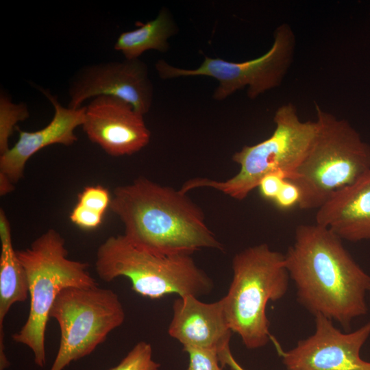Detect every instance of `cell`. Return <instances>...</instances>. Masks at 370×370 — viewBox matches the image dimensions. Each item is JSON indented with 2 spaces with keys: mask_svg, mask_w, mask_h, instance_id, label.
Listing matches in <instances>:
<instances>
[{
  "mask_svg": "<svg viewBox=\"0 0 370 370\" xmlns=\"http://www.w3.org/2000/svg\"><path fill=\"white\" fill-rule=\"evenodd\" d=\"M284 257L298 301L314 317L348 330L355 319L367 313L370 276L330 230L316 223L299 225Z\"/></svg>",
  "mask_w": 370,
  "mask_h": 370,
  "instance_id": "obj_1",
  "label": "cell"
},
{
  "mask_svg": "<svg viewBox=\"0 0 370 370\" xmlns=\"http://www.w3.org/2000/svg\"><path fill=\"white\" fill-rule=\"evenodd\" d=\"M181 190L145 177L116 187L110 210L134 246L159 255H191L203 248L222 249L201 208Z\"/></svg>",
  "mask_w": 370,
  "mask_h": 370,
  "instance_id": "obj_2",
  "label": "cell"
},
{
  "mask_svg": "<svg viewBox=\"0 0 370 370\" xmlns=\"http://www.w3.org/2000/svg\"><path fill=\"white\" fill-rule=\"evenodd\" d=\"M318 130L289 181L299 188L302 210L318 209L370 169V145L346 120L315 105Z\"/></svg>",
  "mask_w": 370,
  "mask_h": 370,
  "instance_id": "obj_3",
  "label": "cell"
},
{
  "mask_svg": "<svg viewBox=\"0 0 370 370\" xmlns=\"http://www.w3.org/2000/svg\"><path fill=\"white\" fill-rule=\"evenodd\" d=\"M232 271L221 299L227 323L247 348L262 347L271 337L267 306L282 299L288 287L284 254L264 243L249 247L234 256Z\"/></svg>",
  "mask_w": 370,
  "mask_h": 370,
  "instance_id": "obj_4",
  "label": "cell"
},
{
  "mask_svg": "<svg viewBox=\"0 0 370 370\" xmlns=\"http://www.w3.org/2000/svg\"><path fill=\"white\" fill-rule=\"evenodd\" d=\"M16 254L26 273L30 308L25 324L12 338L27 346L34 354L35 364L43 367L45 331L58 295L66 288L93 287L98 284L90 274L86 262L68 258L65 241L54 229L41 234L29 247L16 250Z\"/></svg>",
  "mask_w": 370,
  "mask_h": 370,
  "instance_id": "obj_5",
  "label": "cell"
},
{
  "mask_svg": "<svg viewBox=\"0 0 370 370\" xmlns=\"http://www.w3.org/2000/svg\"><path fill=\"white\" fill-rule=\"evenodd\" d=\"M275 128L267 139L254 145L244 146L232 156L239 171L225 181L195 178L186 182L181 190L186 193L194 188H214L238 200H243L261 179L273 172L291 180L309 151L318 130L317 121H301L292 103L280 106L275 112Z\"/></svg>",
  "mask_w": 370,
  "mask_h": 370,
  "instance_id": "obj_6",
  "label": "cell"
},
{
  "mask_svg": "<svg viewBox=\"0 0 370 370\" xmlns=\"http://www.w3.org/2000/svg\"><path fill=\"white\" fill-rule=\"evenodd\" d=\"M95 270L104 282L128 278L134 291L151 299L172 293L199 297L213 288L210 278L190 255L155 254L134 246L124 235L110 236L100 245Z\"/></svg>",
  "mask_w": 370,
  "mask_h": 370,
  "instance_id": "obj_7",
  "label": "cell"
},
{
  "mask_svg": "<svg viewBox=\"0 0 370 370\" xmlns=\"http://www.w3.org/2000/svg\"><path fill=\"white\" fill-rule=\"evenodd\" d=\"M49 317L60 330V347L50 370H63L91 354L123 323L125 313L118 295L110 289L69 287L58 295Z\"/></svg>",
  "mask_w": 370,
  "mask_h": 370,
  "instance_id": "obj_8",
  "label": "cell"
},
{
  "mask_svg": "<svg viewBox=\"0 0 370 370\" xmlns=\"http://www.w3.org/2000/svg\"><path fill=\"white\" fill-rule=\"evenodd\" d=\"M273 36L269 50L253 60L234 62L206 56L201 64L193 69L175 67L164 60H159L155 68L162 79L195 76L215 79L219 85L212 97L217 101L223 100L245 87L248 97L254 99L278 87L293 60L296 41L290 25H280Z\"/></svg>",
  "mask_w": 370,
  "mask_h": 370,
  "instance_id": "obj_9",
  "label": "cell"
},
{
  "mask_svg": "<svg viewBox=\"0 0 370 370\" xmlns=\"http://www.w3.org/2000/svg\"><path fill=\"white\" fill-rule=\"evenodd\" d=\"M69 95L70 108H80L85 100L106 95L129 103L145 115L151 108L153 86L145 62L125 59L82 67L70 79Z\"/></svg>",
  "mask_w": 370,
  "mask_h": 370,
  "instance_id": "obj_10",
  "label": "cell"
},
{
  "mask_svg": "<svg viewBox=\"0 0 370 370\" xmlns=\"http://www.w3.org/2000/svg\"><path fill=\"white\" fill-rule=\"evenodd\" d=\"M315 317V330L297 345L282 352L287 370H370V362L360 358L362 347L370 336V321L345 333L323 316Z\"/></svg>",
  "mask_w": 370,
  "mask_h": 370,
  "instance_id": "obj_11",
  "label": "cell"
},
{
  "mask_svg": "<svg viewBox=\"0 0 370 370\" xmlns=\"http://www.w3.org/2000/svg\"><path fill=\"white\" fill-rule=\"evenodd\" d=\"M85 107L83 130L91 142L108 155H132L149 143L151 132L144 115L129 103L101 95L93 98Z\"/></svg>",
  "mask_w": 370,
  "mask_h": 370,
  "instance_id": "obj_12",
  "label": "cell"
},
{
  "mask_svg": "<svg viewBox=\"0 0 370 370\" xmlns=\"http://www.w3.org/2000/svg\"><path fill=\"white\" fill-rule=\"evenodd\" d=\"M168 332L183 345L184 350L194 348L216 352L222 367L234 358L230 349L232 330L221 299L204 303L192 295L179 297L173 304Z\"/></svg>",
  "mask_w": 370,
  "mask_h": 370,
  "instance_id": "obj_13",
  "label": "cell"
},
{
  "mask_svg": "<svg viewBox=\"0 0 370 370\" xmlns=\"http://www.w3.org/2000/svg\"><path fill=\"white\" fill-rule=\"evenodd\" d=\"M39 89L53 106L54 115L47 126L35 132L23 131L16 127L18 140L0 156V175L5 176L14 184L23 177L27 160L38 151L55 144L73 145L77 140L74 131L84 121L86 107L78 109L63 107L48 90Z\"/></svg>",
  "mask_w": 370,
  "mask_h": 370,
  "instance_id": "obj_14",
  "label": "cell"
},
{
  "mask_svg": "<svg viewBox=\"0 0 370 370\" xmlns=\"http://www.w3.org/2000/svg\"><path fill=\"white\" fill-rule=\"evenodd\" d=\"M315 221L342 241H370V169L332 195L317 209Z\"/></svg>",
  "mask_w": 370,
  "mask_h": 370,
  "instance_id": "obj_15",
  "label": "cell"
},
{
  "mask_svg": "<svg viewBox=\"0 0 370 370\" xmlns=\"http://www.w3.org/2000/svg\"><path fill=\"white\" fill-rule=\"evenodd\" d=\"M0 370L10 367L5 353L4 319L12 306L27 300L28 282L25 269L14 249L10 222L0 210Z\"/></svg>",
  "mask_w": 370,
  "mask_h": 370,
  "instance_id": "obj_16",
  "label": "cell"
},
{
  "mask_svg": "<svg viewBox=\"0 0 370 370\" xmlns=\"http://www.w3.org/2000/svg\"><path fill=\"white\" fill-rule=\"evenodd\" d=\"M139 25L137 29L122 32L114 43V49L121 52L125 59H139L149 50L166 52L169 49V39L178 32L166 8H162L154 19Z\"/></svg>",
  "mask_w": 370,
  "mask_h": 370,
  "instance_id": "obj_17",
  "label": "cell"
},
{
  "mask_svg": "<svg viewBox=\"0 0 370 370\" xmlns=\"http://www.w3.org/2000/svg\"><path fill=\"white\" fill-rule=\"evenodd\" d=\"M29 113L25 103H13L3 90L0 93V154L9 148V139L17 123L28 119Z\"/></svg>",
  "mask_w": 370,
  "mask_h": 370,
  "instance_id": "obj_18",
  "label": "cell"
},
{
  "mask_svg": "<svg viewBox=\"0 0 370 370\" xmlns=\"http://www.w3.org/2000/svg\"><path fill=\"white\" fill-rule=\"evenodd\" d=\"M152 347L145 341L138 343L118 365L110 370H158L160 364L152 358Z\"/></svg>",
  "mask_w": 370,
  "mask_h": 370,
  "instance_id": "obj_19",
  "label": "cell"
},
{
  "mask_svg": "<svg viewBox=\"0 0 370 370\" xmlns=\"http://www.w3.org/2000/svg\"><path fill=\"white\" fill-rule=\"evenodd\" d=\"M110 201L108 190L101 185L86 186L77 196V204L103 214Z\"/></svg>",
  "mask_w": 370,
  "mask_h": 370,
  "instance_id": "obj_20",
  "label": "cell"
},
{
  "mask_svg": "<svg viewBox=\"0 0 370 370\" xmlns=\"http://www.w3.org/2000/svg\"><path fill=\"white\" fill-rule=\"evenodd\" d=\"M189 363L187 370H222L218 354L212 351L194 348L186 349Z\"/></svg>",
  "mask_w": 370,
  "mask_h": 370,
  "instance_id": "obj_21",
  "label": "cell"
},
{
  "mask_svg": "<svg viewBox=\"0 0 370 370\" xmlns=\"http://www.w3.org/2000/svg\"><path fill=\"white\" fill-rule=\"evenodd\" d=\"M103 217V214L77 203L69 215V219L79 227L90 230L97 228L101 224Z\"/></svg>",
  "mask_w": 370,
  "mask_h": 370,
  "instance_id": "obj_22",
  "label": "cell"
},
{
  "mask_svg": "<svg viewBox=\"0 0 370 370\" xmlns=\"http://www.w3.org/2000/svg\"><path fill=\"white\" fill-rule=\"evenodd\" d=\"M301 193L293 182L286 180L274 199L276 206L282 210H289L299 205Z\"/></svg>",
  "mask_w": 370,
  "mask_h": 370,
  "instance_id": "obj_23",
  "label": "cell"
},
{
  "mask_svg": "<svg viewBox=\"0 0 370 370\" xmlns=\"http://www.w3.org/2000/svg\"><path fill=\"white\" fill-rule=\"evenodd\" d=\"M286 180V176L282 173H270L261 179L258 188L264 199L274 201Z\"/></svg>",
  "mask_w": 370,
  "mask_h": 370,
  "instance_id": "obj_24",
  "label": "cell"
},
{
  "mask_svg": "<svg viewBox=\"0 0 370 370\" xmlns=\"http://www.w3.org/2000/svg\"><path fill=\"white\" fill-rule=\"evenodd\" d=\"M14 184L5 176L0 175V195L4 196L12 192L14 189Z\"/></svg>",
  "mask_w": 370,
  "mask_h": 370,
  "instance_id": "obj_25",
  "label": "cell"
},
{
  "mask_svg": "<svg viewBox=\"0 0 370 370\" xmlns=\"http://www.w3.org/2000/svg\"><path fill=\"white\" fill-rule=\"evenodd\" d=\"M230 367L234 369V370H244L243 369L238 363H236L235 362V360H234L232 364L230 365Z\"/></svg>",
  "mask_w": 370,
  "mask_h": 370,
  "instance_id": "obj_26",
  "label": "cell"
},
{
  "mask_svg": "<svg viewBox=\"0 0 370 370\" xmlns=\"http://www.w3.org/2000/svg\"><path fill=\"white\" fill-rule=\"evenodd\" d=\"M369 291H370V283H369Z\"/></svg>",
  "mask_w": 370,
  "mask_h": 370,
  "instance_id": "obj_27",
  "label": "cell"
}]
</instances>
